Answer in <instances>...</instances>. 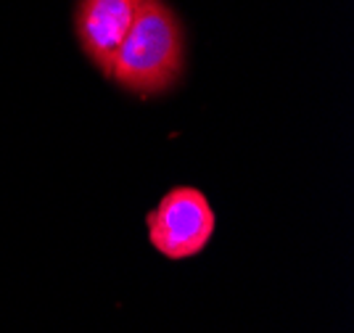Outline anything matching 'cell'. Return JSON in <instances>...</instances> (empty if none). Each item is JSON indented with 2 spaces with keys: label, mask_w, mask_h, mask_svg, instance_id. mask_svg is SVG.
<instances>
[{
  "label": "cell",
  "mask_w": 354,
  "mask_h": 333,
  "mask_svg": "<svg viewBox=\"0 0 354 333\" xmlns=\"http://www.w3.org/2000/svg\"><path fill=\"white\" fill-rule=\"evenodd\" d=\"M185 72L183 21L164 0H140L109 80L138 98H153L180 82Z\"/></svg>",
  "instance_id": "6da1fadb"
},
{
  "label": "cell",
  "mask_w": 354,
  "mask_h": 333,
  "mask_svg": "<svg viewBox=\"0 0 354 333\" xmlns=\"http://www.w3.org/2000/svg\"><path fill=\"white\" fill-rule=\"evenodd\" d=\"M148 241L167 260H191L209 246L217 215L198 188L177 186L146 215Z\"/></svg>",
  "instance_id": "7a4b0ae2"
},
{
  "label": "cell",
  "mask_w": 354,
  "mask_h": 333,
  "mask_svg": "<svg viewBox=\"0 0 354 333\" xmlns=\"http://www.w3.org/2000/svg\"><path fill=\"white\" fill-rule=\"evenodd\" d=\"M140 0H77L74 37L88 61L109 80L119 45L133 27Z\"/></svg>",
  "instance_id": "3957f363"
}]
</instances>
